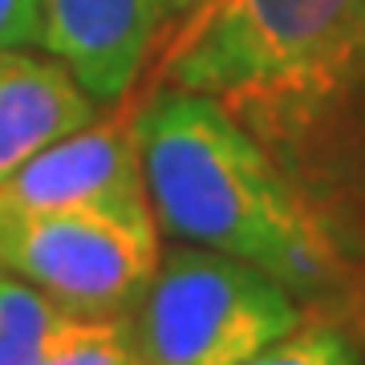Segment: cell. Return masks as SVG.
I'll return each instance as SVG.
<instances>
[{
  "label": "cell",
  "mask_w": 365,
  "mask_h": 365,
  "mask_svg": "<svg viewBox=\"0 0 365 365\" xmlns=\"http://www.w3.org/2000/svg\"><path fill=\"white\" fill-rule=\"evenodd\" d=\"M146 199L158 232L252 264L297 297L341 272L333 235L272 150L215 98L150 86L134 106Z\"/></svg>",
  "instance_id": "6da1fadb"
},
{
  "label": "cell",
  "mask_w": 365,
  "mask_h": 365,
  "mask_svg": "<svg viewBox=\"0 0 365 365\" xmlns=\"http://www.w3.org/2000/svg\"><path fill=\"white\" fill-rule=\"evenodd\" d=\"M150 86L207 93L304 158L365 90V0H207L170 25Z\"/></svg>",
  "instance_id": "7a4b0ae2"
},
{
  "label": "cell",
  "mask_w": 365,
  "mask_h": 365,
  "mask_svg": "<svg viewBox=\"0 0 365 365\" xmlns=\"http://www.w3.org/2000/svg\"><path fill=\"white\" fill-rule=\"evenodd\" d=\"M130 321L138 365H240L300 325L297 297L252 264L182 244Z\"/></svg>",
  "instance_id": "3957f363"
},
{
  "label": "cell",
  "mask_w": 365,
  "mask_h": 365,
  "mask_svg": "<svg viewBox=\"0 0 365 365\" xmlns=\"http://www.w3.org/2000/svg\"><path fill=\"white\" fill-rule=\"evenodd\" d=\"M150 207L0 220V268L78 317H126L163 260Z\"/></svg>",
  "instance_id": "277c9868"
},
{
  "label": "cell",
  "mask_w": 365,
  "mask_h": 365,
  "mask_svg": "<svg viewBox=\"0 0 365 365\" xmlns=\"http://www.w3.org/2000/svg\"><path fill=\"white\" fill-rule=\"evenodd\" d=\"M93 118L81 130L57 138L29 158L0 187V220L45 215V211H134L150 207L143 179V155L134 134V106Z\"/></svg>",
  "instance_id": "5b68a950"
},
{
  "label": "cell",
  "mask_w": 365,
  "mask_h": 365,
  "mask_svg": "<svg viewBox=\"0 0 365 365\" xmlns=\"http://www.w3.org/2000/svg\"><path fill=\"white\" fill-rule=\"evenodd\" d=\"M170 33L167 0H41V45L93 102L130 98Z\"/></svg>",
  "instance_id": "8992f818"
},
{
  "label": "cell",
  "mask_w": 365,
  "mask_h": 365,
  "mask_svg": "<svg viewBox=\"0 0 365 365\" xmlns=\"http://www.w3.org/2000/svg\"><path fill=\"white\" fill-rule=\"evenodd\" d=\"M98 118V102L57 57L21 49L0 57V187L57 138Z\"/></svg>",
  "instance_id": "52a82bcc"
},
{
  "label": "cell",
  "mask_w": 365,
  "mask_h": 365,
  "mask_svg": "<svg viewBox=\"0 0 365 365\" xmlns=\"http://www.w3.org/2000/svg\"><path fill=\"white\" fill-rule=\"evenodd\" d=\"M86 321L90 317L69 313L41 288L0 268V365H37Z\"/></svg>",
  "instance_id": "ba28073f"
},
{
  "label": "cell",
  "mask_w": 365,
  "mask_h": 365,
  "mask_svg": "<svg viewBox=\"0 0 365 365\" xmlns=\"http://www.w3.org/2000/svg\"><path fill=\"white\" fill-rule=\"evenodd\" d=\"M37 365H138L130 317H90L69 341H61Z\"/></svg>",
  "instance_id": "9c48e42d"
},
{
  "label": "cell",
  "mask_w": 365,
  "mask_h": 365,
  "mask_svg": "<svg viewBox=\"0 0 365 365\" xmlns=\"http://www.w3.org/2000/svg\"><path fill=\"white\" fill-rule=\"evenodd\" d=\"M240 365H357L353 361L349 341L329 325H304L300 321L292 333H284L280 341H272L268 349L252 353Z\"/></svg>",
  "instance_id": "30bf717a"
},
{
  "label": "cell",
  "mask_w": 365,
  "mask_h": 365,
  "mask_svg": "<svg viewBox=\"0 0 365 365\" xmlns=\"http://www.w3.org/2000/svg\"><path fill=\"white\" fill-rule=\"evenodd\" d=\"M41 45V0H0V57Z\"/></svg>",
  "instance_id": "8fae6325"
},
{
  "label": "cell",
  "mask_w": 365,
  "mask_h": 365,
  "mask_svg": "<svg viewBox=\"0 0 365 365\" xmlns=\"http://www.w3.org/2000/svg\"><path fill=\"white\" fill-rule=\"evenodd\" d=\"M167 4H170V25H175V21H182L187 13H195L199 4H207V0H167Z\"/></svg>",
  "instance_id": "7c38bea8"
}]
</instances>
